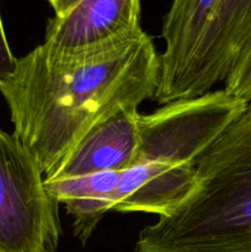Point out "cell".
Wrapping results in <instances>:
<instances>
[{
	"label": "cell",
	"mask_w": 251,
	"mask_h": 252,
	"mask_svg": "<svg viewBox=\"0 0 251 252\" xmlns=\"http://www.w3.org/2000/svg\"><path fill=\"white\" fill-rule=\"evenodd\" d=\"M160 59L143 30L69 53L39 44L19 58L0 93L12 134L51 175L96 126L122 108L154 98Z\"/></svg>",
	"instance_id": "6da1fadb"
},
{
	"label": "cell",
	"mask_w": 251,
	"mask_h": 252,
	"mask_svg": "<svg viewBox=\"0 0 251 252\" xmlns=\"http://www.w3.org/2000/svg\"><path fill=\"white\" fill-rule=\"evenodd\" d=\"M135 252H251V102L204 150L194 185L139 233Z\"/></svg>",
	"instance_id": "7a4b0ae2"
},
{
	"label": "cell",
	"mask_w": 251,
	"mask_h": 252,
	"mask_svg": "<svg viewBox=\"0 0 251 252\" xmlns=\"http://www.w3.org/2000/svg\"><path fill=\"white\" fill-rule=\"evenodd\" d=\"M248 106L220 89L139 115L137 158L121 174L112 211L169 214L193 187L204 150Z\"/></svg>",
	"instance_id": "3957f363"
},
{
	"label": "cell",
	"mask_w": 251,
	"mask_h": 252,
	"mask_svg": "<svg viewBox=\"0 0 251 252\" xmlns=\"http://www.w3.org/2000/svg\"><path fill=\"white\" fill-rule=\"evenodd\" d=\"M161 36L157 102L204 95L225 81L251 41V0H172Z\"/></svg>",
	"instance_id": "277c9868"
},
{
	"label": "cell",
	"mask_w": 251,
	"mask_h": 252,
	"mask_svg": "<svg viewBox=\"0 0 251 252\" xmlns=\"http://www.w3.org/2000/svg\"><path fill=\"white\" fill-rule=\"evenodd\" d=\"M58 207L33 157L0 128V252H58Z\"/></svg>",
	"instance_id": "5b68a950"
},
{
	"label": "cell",
	"mask_w": 251,
	"mask_h": 252,
	"mask_svg": "<svg viewBox=\"0 0 251 252\" xmlns=\"http://www.w3.org/2000/svg\"><path fill=\"white\" fill-rule=\"evenodd\" d=\"M140 0H83L46 26L43 46L69 53L102 46L139 31Z\"/></svg>",
	"instance_id": "8992f818"
},
{
	"label": "cell",
	"mask_w": 251,
	"mask_h": 252,
	"mask_svg": "<svg viewBox=\"0 0 251 252\" xmlns=\"http://www.w3.org/2000/svg\"><path fill=\"white\" fill-rule=\"evenodd\" d=\"M137 107L113 113L83 138L69 157L44 177L46 181L86 176L105 171H125L134 165L139 144Z\"/></svg>",
	"instance_id": "52a82bcc"
},
{
	"label": "cell",
	"mask_w": 251,
	"mask_h": 252,
	"mask_svg": "<svg viewBox=\"0 0 251 252\" xmlns=\"http://www.w3.org/2000/svg\"><path fill=\"white\" fill-rule=\"evenodd\" d=\"M223 89L234 97L251 102V41L239 53Z\"/></svg>",
	"instance_id": "ba28073f"
},
{
	"label": "cell",
	"mask_w": 251,
	"mask_h": 252,
	"mask_svg": "<svg viewBox=\"0 0 251 252\" xmlns=\"http://www.w3.org/2000/svg\"><path fill=\"white\" fill-rule=\"evenodd\" d=\"M17 58H15L7 43L0 15V84L5 83L16 68Z\"/></svg>",
	"instance_id": "9c48e42d"
},
{
	"label": "cell",
	"mask_w": 251,
	"mask_h": 252,
	"mask_svg": "<svg viewBox=\"0 0 251 252\" xmlns=\"http://www.w3.org/2000/svg\"><path fill=\"white\" fill-rule=\"evenodd\" d=\"M54 10V16H63L83 0H47Z\"/></svg>",
	"instance_id": "30bf717a"
}]
</instances>
